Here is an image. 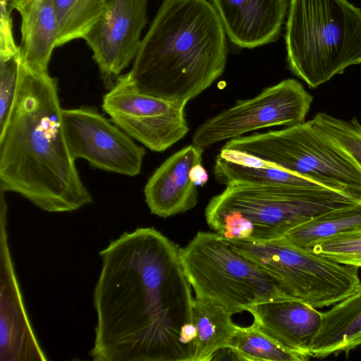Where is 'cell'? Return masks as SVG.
Returning a JSON list of instances; mask_svg holds the SVG:
<instances>
[{
	"label": "cell",
	"mask_w": 361,
	"mask_h": 361,
	"mask_svg": "<svg viewBox=\"0 0 361 361\" xmlns=\"http://www.w3.org/2000/svg\"><path fill=\"white\" fill-rule=\"evenodd\" d=\"M179 247L153 227L123 232L99 253L95 361H194L182 343L194 298Z\"/></svg>",
	"instance_id": "obj_1"
},
{
	"label": "cell",
	"mask_w": 361,
	"mask_h": 361,
	"mask_svg": "<svg viewBox=\"0 0 361 361\" xmlns=\"http://www.w3.org/2000/svg\"><path fill=\"white\" fill-rule=\"evenodd\" d=\"M62 109L56 79L20 62L14 102L0 130V189L51 213L92 202L67 146Z\"/></svg>",
	"instance_id": "obj_2"
},
{
	"label": "cell",
	"mask_w": 361,
	"mask_h": 361,
	"mask_svg": "<svg viewBox=\"0 0 361 361\" xmlns=\"http://www.w3.org/2000/svg\"><path fill=\"white\" fill-rule=\"evenodd\" d=\"M221 18L207 0H164L142 39L129 78L142 93L187 104L224 71Z\"/></svg>",
	"instance_id": "obj_3"
},
{
	"label": "cell",
	"mask_w": 361,
	"mask_h": 361,
	"mask_svg": "<svg viewBox=\"0 0 361 361\" xmlns=\"http://www.w3.org/2000/svg\"><path fill=\"white\" fill-rule=\"evenodd\" d=\"M359 202L326 187L234 183L212 197L204 214L209 227L226 239L264 241Z\"/></svg>",
	"instance_id": "obj_4"
},
{
	"label": "cell",
	"mask_w": 361,
	"mask_h": 361,
	"mask_svg": "<svg viewBox=\"0 0 361 361\" xmlns=\"http://www.w3.org/2000/svg\"><path fill=\"white\" fill-rule=\"evenodd\" d=\"M286 44L290 70L316 88L361 63V10L348 0H290Z\"/></svg>",
	"instance_id": "obj_5"
},
{
	"label": "cell",
	"mask_w": 361,
	"mask_h": 361,
	"mask_svg": "<svg viewBox=\"0 0 361 361\" xmlns=\"http://www.w3.org/2000/svg\"><path fill=\"white\" fill-rule=\"evenodd\" d=\"M179 256L195 298L214 300L233 314L267 299L288 296L275 279L216 232L199 231L179 248Z\"/></svg>",
	"instance_id": "obj_6"
},
{
	"label": "cell",
	"mask_w": 361,
	"mask_h": 361,
	"mask_svg": "<svg viewBox=\"0 0 361 361\" xmlns=\"http://www.w3.org/2000/svg\"><path fill=\"white\" fill-rule=\"evenodd\" d=\"M223 148L254 156L360 200L361 170L310 121L231 139Z\"/></svg>",
	"instance_id": "obj_7"
},
{
	"label": "cell",
	"mask_w": 361,
	"mask_h": 361,
	"mask_svg": "<svg viewBox=\"0 0 361 361\" xmlns=\"http://www.w3.org/2000/svg\"><path fill=\"white\" fill-rule=\"evenodd\" d=\"M226 240L275 279L288 296L317 309L333 305L361 287L359 267L341 264L281 238Z\"/></svg>",
	"instance_id": "obj_8"
},
{
	"label": "cell",
	"mask_w": 361,
	"mask_h": 361,
	"mask_svg": "<svg viewBox=\"0 0 361 361\" xmlns=\"http://www.w3.org/2000/svg\"><path fill=\"white\" fill-rule=\"evenodd\" d=\"M312 100L301 83L283 80L207 120L195 131L192 144L204 148L260 128L302 123Z\"/></svg>",
	"instance_id": "obj_9"
},
{
	"label": "cell",
	"mask_w": 361,
	"mask_h": 361,
	"mask_svg": "<svg viewBox=\"0 0 361 361\" xmlns=\"http://www.w3.org/2000/svg\"><path fill=\"white\" fill-rule=\"evenodd\" d=\"M185 105L140 92L127 73L116 79L104 96L102 106L111 121L133 139L161 152L188 133Z\"/></svg>",
	"instance_id": "obj_10"
},
{
	"label": "cell",
	"mask_w": 361,
	"mask_h": 361,
	"mask_svg": "<svg viewBox=\"0 0 361 361\" xmlns=\"http://www.w3.org/2000/svg\"><path fill=\"white\" fill-rule=\"evenodd\" d=\"M62 123L71 157L92 166L127 176L140 173L146 151L90 107L62 109Z\"/></svg>",
	"instance_id": "obj_11"
},
{
	"label": "cell",
	"mask_w": 361,
	"mask_h": 361,
	"mask_svg": "<svg viewBox=\"0 0 361 361\" xmlns=\"http://www.w3.org/2000/svg\"><path fill=\"white\" fill-rule=\"evenodd\" d=\"M147 0H106L82 37L106 82L120 76L134 60L147 23Z\"/></svg>",
	"instance_id": "obj_12"
},
{
	"label": "cell",
	"mask_w": 361,
	"mask_h": 361,
	"mask_svg": "<svg viewBox=\"0 0 361 361\" xmlns=\"http://www.w3.org/2000/svg\"><path fill=\"white\" fill-rule=\"evenodd\" d=\"M0 360H47L31 325L12 259L7 204L0 198Z\"/></svg>",
	"instance_id": "obj_13"
},
{
	"label": "cell",
	"mask_w": 361,
	"mask_h": 361,
	"mask_svg": "<svg viewBox=\"0 0 361 361\" xmlns=\"http://www.w3.org/2000/svg\"><path fill=\"white\" fill-rule=\"evenodd\" d=\"M259 330L287 349L311 356V348L322 324V312L308 303L288 296H279L247 307Z\"/></svg>",
	"instance_id": "obj_14"
},
{
	"label": "cell",
	"mask_w": 361,
	"mask_h": 361,
	"mask_svg": "<svg viewBox=\"0 0 361 361\" xmlns=\"http://www.w3.org/2000/svg\"><path fill=\"white\" fill-rule=\"evenodd\" d=\"M204 148L192 144L169 157L147 180L144 194L150 212L167 218L185 212L197 202V186L190 172L202 164Z\"/></svg>",
	"instance_id": "obj_15"
},
{
	"label": "cell",
	"mask_w": 361,
	"mask_h": 361,
	"mask_svg": "<svg viewBox=\"0 0 361 361\" xmlns=\"http://www.w3.org/2000/svg\"><path fill=\"white\" fill-rule=\"evenodd\" d=\"M230 40L253 48L274 41L287 10V0H212Z\"/></svg>",
	"instance_id": "obj_16"
},
{
	"label": "cell",
	"mask_w": 361,
	"mask_h": 361,
	"mask_svg": "<svg viewBox=\"0 0 361 361\" xmlns=\"http://www.w3.org/2000/svg\"><path fill=\"white\" fill-rule=\"evenodd\" d=\"M16 10L21 17V62L32 70L47 72L59 39L53 0H22Z\"/></svg>",
	"instance_id": "obj_17"
},
{
	"label": "cell",
	"mask_w": 361,
	"mask_h": 361,
	"mask_svg": "<svg viewBox=\"0 0 361 361\" xmlns=\"http://www.w3.org/2000/svg\"><path fill=\"white\" fill-rule=\"evenodd\" d=\"M213 172L216 181L224 185L250 183L306 188L325 187L259 158L223 147L216 157Z\"/></svg>",
	"instance_id": "obj_18"
},
{
	"label": "cell",
	"mask_w": 361,
	"mask_h": 361,
	"mask_svg": "<svg viewBox=\"0 0 361 361\" xmlns=\"http://www.w3.org/2000/svg\"><path fill=\"white\" fill-rule=\"evenodd\" d=\"M361 345V287L322 312L320 329L311 356L323 358Z\"/></svg>",
	"instance_id": "obj_19"
},
{
	"label": "cell",
	"mask_w": 361,
	"mask_h": 361,
	"mask_svg": "<svg viewBox=\"0 0 361 361\" xmlns=\"http://www.w3.org/2000/svg\"><path fill=\"white\" fill-rule=\"evenodd\" d=\"M192 313L197 333L194 361L214 360L219 351L227 348L234 333L233 314L222 305L203 298H194Z\"/></svg>",
	"instance_id": "obj_20"
},
{
	"label": "cell",
	"mask_w": 361,
	"mask_h": 361,
	"mask_svg": "<svg viewBox=\"0 0 361 361\" xmlns=\"http://www.w3.org/2000/svg\"><path fill=\"white\" fill-rule=\"evenodd\" d=\"M361 229V202L339 207L293 228L281 238L300 248L312 250L317 244L343 233Z\"/></svg>",
	"instance_id": "obj_21"
},
{
	"label": "cell",
	"mask_w": 361,
	"mask_h": 361,
	"mask_svg": "<svg viewBox=\"0 0 361 361\" xmlns=\"http://www.w3.org/2000/svg\"><path fill=\"white\" fill-rule=\"evenodd\" d=\"M227 348L239 360L303 361L304 356L294 353L259 330L254 324L235 326Z\"/></svg>",
	"instance_id": "obj_22"
},
{
	"label": "cell",
	"mask_w": 361,
	"mask_h": 361,
	"mask_svg": "<svg viewBox=\"0 0 361 361\" xmlns=\"http://www.w3.org/2000/svg\"><path fill=\"white\" fill-rule=\"evenodd\" d=\"M59 25L57 47L82 38L100 16L106 0H53Z\"/></svg>",
	"instance_id": "obj_23"
},
{
	"label": "cell",
	"mask_w": 361,
	"mask_h": 361,
	"mask_svg": "<svg viewBox=\"0 0 361 361\" xmlns=\"http://www.w3.org/2000/svg\"><path fill=\"white\" fill-rule=\"evenodd\" d=\"M310 121L361 170V125L357 118L344 121L318 113Z\"/></svg>",
	"instance_id": "obj_24"
},
{
	"label": "cell",
	"mask_w": 361,
	"mask_h": 361,
	"mask_svg": "<svg viewBox=\"0 0 361 361\" xmlns=\"http://www.w3.org/2000/svg\"><path fill=\"white\" fill-rule=\"evenodd\" d=\"M312 251L341 264L361 267V229L325 240Z\"/></svg>",
	"instance_id": "obj_25"
},
{
	"label": "cell",
	"mask_w": 361,
	"mask_h": 361,
	"mask_svg": "<svg viewBox=\"0 0 361 361\" xmlns=\"http://www.w3.org/2000/svg\"><path fill=\"white\" fill-rule=\"evenodd\" d=\"M20 62V50L0 54V130L4 127L14 102Z\"/></svg>",
	"instance_id": "obj_26"
},
{
	"label": "cell",
	"mask_w": 361,
	"mask_h": 361,
	"mask_svg": "<svg viewBox=\"0 0 361 361\" xmlns=\"http://www.w3.org/2000/svg\"><path fill=\"white\" fill-rule=\"evenodd\" d=\"M22 0H0V43L11 44L15 42L11 14Z\"/></svg>",
	"instance_id": "obj_27"
},
{
	"label": "cell",
	"mask_w": 361,
	"mask_h": 361,
	"mask_svg": "<svg viewBox=\"0 0 361 361\" xmlns=\"http://www.w3.org/2000/svg\"><path fill=\"white\" fill-rule=\"evenodd\" d=\"M190 176L197 186H204L209 178L208 173L202 164H197L191 169Z\"/></svg>",
	"instance_id": "obj_28"
},
{
	"label": "cell",
	"mask_w": 361,
	"mask_h": 361,
	"mask_svg": "<svg viewBox=\"0 0 361 361\" xmlns=\"http://www.w3.org/2000/svg\"><path fill=\"white\" fill-rule=\"evenodd\" d=\"M360 202H361V197H360Z\"/></svg>",
	"instance_id": "obj_29"
}]
</instances>
